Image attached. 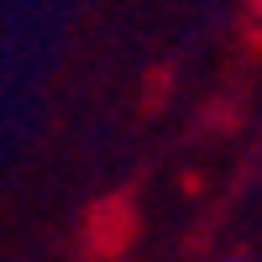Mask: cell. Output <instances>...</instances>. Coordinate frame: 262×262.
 I'll return each mask as SVG.
<instances>
[{
  "label": "cell",
  "instance_id": "cell-2",
  "mask_svg": "<svg viewBox=\"0 0 262 262\" xmlns=\"http://www.w3.org/2000/svg\"><path fill=\"white\" fill-rule=\"evenodd\" d=\"M226 262H236V257H226Z\"/></svg>",
  "mask_w": 262,
  "mask_h": 262
},
{
  "label": "cell",
  "instance_id": "cell-1",
  "mask_svg": "<svg viewBox=\"0 0 262 262\" xmlns=\"http://www.w3.org/2000/svg\"><path fill=\"white\" fill-rule=\"evenodd\" d=\"M252 16H257V21H262V0H252Z\"/></svg>",
  "mask_w": 262,
  "mask_h": 262
}]
</instances>
